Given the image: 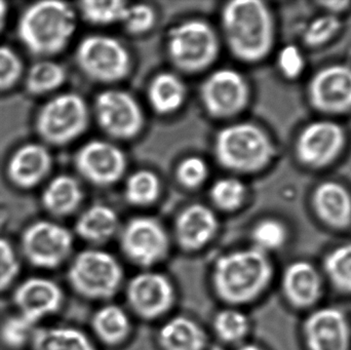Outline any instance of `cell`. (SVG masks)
<instances>
[{
  "label": "cell",
  "mask_w": 351,
  "mask_h": 350,
  "mask_svg": "<svg viewBox=\"0 0 351 350\" xmlns=\"http://www.w3.org/2000/svg\"><path fill=\"white\" fill-rule=\"evenodd\" d=\"M304 58L298 47L287 45L280 51L278 66L287 77L295 78L300 75L304 69Z\"/></svg>",
  "instance_id": "42"
},
{
  "label": "cell",
  "mask_w": 351,
  "mask_h": 350,
  "mask_svg": "<svg viewBox=\"0 0 351 350\" xmlns=\"http://www.w3.org/2000/svg\"><path fill=\"white\" fill-rule=\"evenodd\" d=\"M185 97L183 82L173 73H160L148 88L150 104L160 114H171L177 111L183 105Z\"/></svg>",
  "instance_id": "27"
},
{
  "label": "cell",
  "mask_w": 351,
  "mask_h": 350,
  "mask_svg": "<svg viewBox=\"0 0 351 350\" xmlns=\"http://www.w3.org/2000/svg\"><path fill=\"white\" fill-rule=\"evenodd\" d=\"M160 179L149 171H139L128 179L125 184V199L134 205H149L160 195Z\"/></svg>",
  "instance_id": "33"
},
{
  "label": "cell",
  "mask_w": 351,
  "mask_h": 350,
  "mask_svg": "<svg viewBox=\"0 0 351 350\" xmlns=\"http://www.w3.org/2000/svg\"><path fill=\"white\" fill-rule=\"evenodd\" d=\"M95 113L101 129L115 139H132L143 127V113L139 104L123 90L101 92L95 103Z\"/></svg>",
  "instance_id": "10"
},
{
  "label": "cell",
  "mask_w": 351,
  "mask_h": 350,
  "mask_svg": "<svg viewBox=\"0 0 351 350\" xmlns=\"http://www.w3.org/2000/svg\"><path fill=\"white\" fill-rule=\"evenodd\" d=\"M93 329L99 339L108 345L125 341L131 332V322L127 312L117 305H106L95 314Z\"/></svg>",
  "instance_id": "28"
},
{
  "label": "cell",
  "mask_w": 351,
  "mask_h": 350,
  "mask_svg": "<svg viewBox=\"0 0 351 350\" xmlns=\"http://www.w3.org/2000/svg\"><path fill=\"white\" fill-rule=\"evenodd\" d=\"M274 273L269 255L252 247L221 256L215 263L213 286L222 301L241 305L260 297Z\"/></svg>",
  "instance_id": "1"
},
{
  "label": "cell",
  "mask_w": 351,
  "mask_h": 350,
  "mask_svg": "<svg viewBox=\"0 0 351 350\" xmlns=\"http://www.w3.org/2000/svg\"><path fill=\"white\" fill-rule=\"evenodd\" d=\"M254 248L269 255L280 250L288 240V230L282 222L267 219L259 222L252 232Z\"/></svg>",
  "instance_id": "34"
},
{
  "label": "cell",
  "mask_w": 351,
  "mask_h": 350,
  "mask_svg": "<svg viewBox=\"0 0 351 350\" xmlns=\"http://www.w3.org/2000/svg\"><path fill=\"white\" fill-rule=\"evenodd\" d=\"M313 207L319 219L334 229H346L351 224V197L338 183L319 185L313 195Z\"/></svg>",
  "instance_id": "22"
},
{
  "label": "cell",
  "mask_w": 351,
  "mask_h": 350,
  "mask_svg": "<svg viewBox=\"0 0 351 350\" xmlns=\"http://www.w3.org/2000/svg\"><path fill=\"white\" fill-rule=\"evenodd\" d=\"M249 94L245 78L232 69L217 70L200 88L204 108L217 118H227L241 112L249 102Z\"/></svg>",
  "instance_id": "12"
},
{
  "label": "cell",
  "mask_w": 351,
  "mask_h": 350,
  "mask_svg": "<svg viewBox=\"0 0 351 350\" xmlns=\"http://www.w3.org/2000/svg\"><path fill=\"white\" fill-rule=\"evenodd\" d=\"M306 350H351V325L344 310L326 305L311 310L302 325Z\"/></svg>",
  "instance_id": "11"
},
{
  "label": "cell",
  "mask_w": 351,
  "mask_h": 350,
  "mask_svg": "<svg viewBox=\"0 0 351 350\" xmlns=\"http://www.w3.org/2000/svg\"><path fill=\"white\" fill-rule=\"evenodd\" d=\"M63 302L61 287L47 277H28L18 284L12 292L16 312L36 327L45 318L57 314Z\"/></svg>",
  "instance_id": "14"
},
{
  "label": "cell",
  "mask_w": 351,
  "mask_h": 350,
  "mask_svg": "<svg viewBox=\"0 0 351 350\" xmlns=\"http://www.w3.org/2000/svg\"><path fill=\"white\" fill-rule=\"evenodd\" d=\"M88 109L82 97L73 92L59 95L43 105L36 118V129L45 143L66 145L84 133Z\"/></svg>",
  "instance_id": "7"
},
{
  "label": "cell",
  "mask_w": 351,
  "mask_h": 350,
  "mask_svg": "<svg viewBox=\"0 0 351 350\" xmlns=\"http://www.w3.org/2000/svg\"><path fill=\"white\" fill-rule=\"evenodd\" d=\"M127 299L135 314L146 320H154L174 305L175 288L162 273L146 271L130 281Z\"/></svg>",
  "instance_id": "15"
},
{
  "label": "cell",
  "mask_w": 351,
  "mask_h": 350,
  "mask_svg": "<svg viewBox=\"0 0 351 350\" xmlns=\"http://www.w3.org/2000/svg\"><path fill=\"white\" fill-rule=\"evenodd\" d=\"M127 166L125 154L106 141L84 144L75 155V168L84 179L97 186H109L123 177Z\"/></svg>",
  "instance_id": "16"
},
{
  "label": "cell",
  "mask_w": 351,
  "mask_h": 350,
  "mask_svg": "<svg viewBox=\"0 0 351 350\" xmlns=\"http://www.w3.org/2000/svg\"><path fill=\"white\" fill-rule=\"evenodd\" d=\"M84 199L78 181L68 175H60L49 183L41 201L47 213L55 217H66L76 211Z\"/></svg>",
  "instance_id": "23"
},
{
  "label": "cell",
  "mask_w": 351,
  "mask_h": 350,
  "mask_svg": "<svg viewBox=\"0 0 351 350\" xmlns=\"http://www.w3.org/2000/svg\"><path fill=\"white\" fill-rule=\"evenodd\" d=\"M346 141L343 129L332 121H317L305 127L297 141V156L307 166H324L333 162Z\"/></svg>",
  "instance_id": "18"
},
{
  "label": "cell",
  "mask_w": 351,
  "mask_h": 350,
  "mask_svg": "<svg viewBox=\"0 0 351 350\" xmlns=\"http://www.w3.org/2000/svg\"><path fill=\"white\" fill-rule=\"evenodd\" d=\"M76 63L88 78L104 84L123 79L131 70L129 51L119 40L106 35L82 39L76 51Z\"/></svg>",
  "instance_id": "8"
},
{
  "label": "cell",
  "mask_w": 351,
  "mask_h": 350,
  "mask_svg": "<svg viewBox=\"0 0 351 350\" xmlns=\"http://www.w3.org/2000/svg\"><path fill=\"white\" fill-rule=\"evenodd\" d=\"M21 273V261L10 240L0 238V294L8 291Z\"/></svg>",
  "instance_id": "37"
},
{
  "label": "cell",
  "mask_w": 351,
  "mask_h": 350,
  "mask_svg": "<svg viewBox=\"0 0 351 350\" xmlns=\"http://www.w3.org/2000/svg\"><path fill=\"white\" fill-rule=\"evenodd\" d=\"M156 18V12L152 6L144 3L129 4L121 24L131 34H143L154 27Z\"/></svg>",
  "instance_id": "39"
},
{
  "label": "cell",
  "mask_w": 351,
  "mask_h": 350,
  "mask_svg": "<svg viewBox=\"0 0 351 350\" xmlns=\"http://www.w3.org/2000/svg\"><path fill=\"white\" fill-rule=\"evenodd\" d=\"M65 69L61 64L43 60L31 66L27 72L26 88L35 96L49 94L59 88L65 82Z\"/></svg>",
  "instance_id": "30"
},
{
  "label": "cell",
  "mask_w": 351,
  "mask_h": 350,
  "mask_svg": "<svg viewBox=\"0 0 351 350\" xmlns=\"http://www.w3.org/2000/svg\"><path fill=\"white\" fill-rule=\"evenodd\" d=\"M325 283L323 273L313 263L294 261L282 273V295L292 308L313 310L323 298Z\"/></svg>",
  "instance_id": "17"
},
{
  "label": "cell",
  "mask_w": 351,
  "mask_h": 350,
  "mask_svg": "<svg viewBox=\"0 0 351 350\" xmlns=\"http://www.w3.org/2000/svg\"><path fill=\"white\" fill-rule=\"evenodd\" d=\"M309 98L324 112L342 113L351 109V68L335 65L324 68L309 84Z\"/></svg>",
  "instance_id": "19"
},
{
  "label": "cell",
  "mask_w": 351,
  "mask_h": 350,
  "mask_svg": "<svg viewBox=\"0 0 351 350\" xmlns=\"http://www.w3.org/2000/svg\"><path fill=\"white\" fill-rule=\"evenodd\" d=\"M208 170L206 162L200 158H186L178 166L177 177L180 183L187 188L200 186L208 178Z\"/></svg>",
  "instance_id": "41"
},
{
  "label": "cell",
  "mask_w": 351,
  "mask_h": 350,
  "mask_svg": "<svg viewBox=\"0 0 351 350\" xmlns=\"http://www.w3.org/2000/svg\"><path fill=\"white\" fill-rule=\"evenodd\" d=\"M158 341L164 350H204L206 336L202 327L191 318L176 316L162 327Z\"/></svg>",
  "instance_id": "24"
},
{
  "label": "cell",
  "mask_w": 351,
  "mask_h": 350,
  "mask_svg": "<svg viewBox=\"0 0 351 350\" xmlns=\"http://www.w3.org/2000/svg\"><path fill=\"white\" fill-rule=\"evenodd\" d=\"M67 277L72 289L82 297L107 300L119 291L123 273L112 255L101 250H86L74 257Z\"/></svg>",
  "instance_id": "5"
},
{
  "label": "cell",
  "mask_w": 351,
  "mask_h": 350,
  "mask_svg": "<svg viewBox=\"0 0 351 350\" xmlns=\"http://www.w3.org/2000/svg\"><path fill=\"white\" fill-rule=\"evenodd\" d=\"M210 199L219 209L234 211L241 208L245 201V185L237 179H221L210 189Z\"/></svg>",
  "instance_id": "36"
},
{
  "label": "cell",
  "mask_w": 351,
  "mask_h": 350,
  "mask_svg": "<svg viewBox=\"0 0 351 350\" xmlns=\"http://www.w3.org/2000/svg\"><path fill=\"white\" fill-rule=\"evenodd\" d=\"M20 247L22 256L31 266L53 271L71 255L73 236L56 222L40 220L23 232Z\"/></svg>",
  "instance_id": "9"
},
{
  "label": "cell",
  "mask_w": 351,
  "mask_h": 350,
  "mask_svg": "<svg viewBox=\"0 0 351 350\" xmlns=\"http://www.w3.org/2000/svg\"><path fill=\"white\" fill-rule=\"evenodd\" d=\"M222 27L229 49L241 61H260L271 49V14L259 0L228 2L223 8Z\"/></svg>",
  "instance_id": "2"
},
{
  "label": "cell",
  "mask_w": 351,
  "mask_h": 350,
  "mask_svg": "<svg viewBox=\"0 0 351 350\" xmlns=\"http://www.w3.org/2000/svg\"><path fill=\"white\" fill-rule=\"evenodd\" d=\"M30 350H96L82 331L72 327H37Z\"/></svg>",
  "instance_id": "26"
},
{
  "label": "cell",
  "mask_w": 351,
  "mask_h": 350,
  "mask_svg": "<svg viewBox=\"0 0 351 350\" xmlns=\"http://www.w3.org/2000/svg\"><path fill=\"white\" fill-rule=\"evenodd\" d=\"M75 29L73 8L66 2L47 0L26 8L19 21L18 34L31 53L49 57L67 47Z\"/></svg>",
  "instance_id": "3"
},
{
  "label": "cell",
  "mask_w": 351,
  "mask_h": 350,
  "mask_svg": "<svg viewBox=\"0 0 351 350\" xmlns=\"http://www.w3.org/2000/svg\"><path fill=\"white\" fill-rule=\"evenodd\" d=\"M221 166L237 173L258 172L274 158V146L257 125L243 123L221 129L215 141Z\"/></svg>",
  "instance_id": "4"
},
{
  "label": "cell",
  "mask_w": 351,
  "mask_h": 350,
  "mask_svg": "<svg viewBox=\"0 0 351 350\" xmlns=\"http://www.w3.org/2000/svg\"><path fill=\"white\" fill-rule=\"evenodd\" d=\"M322 273L338 293L351 296V242L335 247L325 255Z\"/></svg>",
  "instance_id": "29"
},
{
  "label": "cell",
  "mask_w": 351,
  "mask_h": 350,
  "mask_svg": "<svg viewBox=\"0 0 351 350\" xmlns=\"http://www.w3.org/2000/svg\"><path fill=\"white\" fill-rule=\"evenodd\" d=\"M168 51L178 69L195 73L214 63L219 53L218 37L208 23L187 21L169 32Z\"/></svg>",
  "instance_id": "6"
},
{
  "label": "cell",
  "mask_w": 351,
  "mask_h": 350,
  "mask_svg": "<svg viewBox=\"0 0 351 350\" xmlns=\"http://www.w3.org/2000/svg\"><path fill=\"white\" fill-rule=\"evenodd\" d=\"M218 229L216 216L208 208L192 205L180 213L176 220L175 234L180 247L197 251L210 242Z\"/></svg>",
  "instance_id": "21"
},
{
  "label": "cell",
  "mask_w": 351,
  "mask_h": 350,
  "mask_svg": "<svg viewBox=\"0 0 351 350\" xmlns=\"http://www.w3.org/2000/svg\"><path fill=\"white\" fill-rule=\"evenodd\" d=\"M37 327L18 312L0 321V345L6 350H22L30 345Z\"/></svg>",
  "instance_id": "32"
},
{
  "label": "cell",
  "mask_w": 351,
  "mask_h": 350,
  "mask_svg": "<svg viewBox=\"0 0 351 350\" xmlns=\"http://www.w3.org/2000/svg\"><path fill=\"white\" fill-rule=\"evenodd\" d=\"M23 74L22 60L8 47H0V92L14 88Z\"/></svg>",
  "instance_id": "38"
},
{
  "label": "cell",
  "mask_w": 351,
  "mask_h": 350,
  "mask_svg": "<svg viewBox=\"0 0 351 350\" xmlns=\"http://www.w3.org/2000/svg\"><path fill=\"white\" fill-rule=\"evenodd\" d=\"M117 214L104 205L88 208L76 221L75 232L82 240L92 244H103L110 240L117 230Z\"/></svg>",
  "instance_id": "25"
},
{
  "label": "cell",
  "mask_w": 351,
  "mask_h": 350,
  "mask_svg": "<svg viewBox=\"0 0 351 350\" xmlns=\"http://www.w3.org/2000/svg\"><path fill=\"white\" fill-rule=\"evenodd\" d=\"M214 329L219 338L224 342H239L249 332V320L239 310H222L215 318Z\"/></svg>",
  "instance_id": "35"
},
{
  "label": "cell",
  "mask_w": 351,
  "mask_h": 350,
  "mask_svg": "<svg viewBox=\"0 0 351 350\" xmlns=\"http://www.w3.org/2000/svg\"><path fill=\"white\" fill-rule=\"evenodd\" d=\"M8 4L4 1L0 0V31L3 29L4 24H5L6 16H8Z\"/></svg>",
  "instance_id": "44"
},
{
  "label": "cell",
  "mask_w": 351,
  "mask_h": 350,
  "mask_svg": "<svg viewBox=\"0 0 351 350\" xmlns=\"http://www.w3.org/2000/svg\"><path fill=\"white\" fill-rule=\"evenodd\" d=\"M121 246L128 259L142 267H152L168 254L169 238L160 222L139 217L125 225Z\"/></svg>",
  "instance_id": "13"
},
{
  "label": "cell",
  "mask_w": 351,
  "mask_h": 350,
  "mask_svg": "<svg viewBox=\"0 0 351 350\" xmlns=\"http://www.w3.org/2000/svg\"><path fill=\"white\" fill-rule=\"evenodd\" d=\"M237 350H263L261 347H258V345H243V347H239Z\"/></svg>",
  "instance_id": "45"
},
{
  "label": "cell",
  "mask_w": 351,
  "mask_h": 350,
  "mask_svg": "<svg viewBox=\"0 0 351 350\" xmlns=\"http://www.w3.org/2000/svg\"><path fill=\"white\" fill-rule=\"evenodd\" d=\"M129 3L123 0H86L80 3V12L86 22L99 26L123 23Z\"/></svg>",
  "instance_id": "31"
},
{
  "label": "cell",
  "mask_w": 351,
  "mask_h": 350,
  "mask_svg": "<svg viewBox=\"0 0 351 350\" xmlns=\"http://www.w3.org/2000/svg\"><path fill=\"white\" fill-rule=\"evenodd\" d=\"M322 4L331 12H338L346 10V8H348L350 3L348 1H326Z\"/></svg>",
  "instance_id": "43"
},
{
  "label": "cell",
  "mask_w": 351,
  "mask_h": 350,
  "mask_svg": "<svg viewBox=\"0 0 351 350\" xmlns=\"http://www.w3.org/2000/svg\"><path fill=\"white\" fill-rule=\"evenodd\" d=\"M340 28V22L334 14L319 16L307 26L304 40L307 45L317 47L329 40Z\"/></svg>",
  "instance_id": "40"
},
{
  "label": "cell",
  "mask_w": 351,
  "mask_h": 350,
  "mask_svg": "<svg viewBox=\"0 0 351 350\" xmlns=\"http://www.w3.org/2000/svg\"><path fill=\"white\" fill-rule=\"evenodd\" d=\"M53 166V158L45 146L30 143L19 148L8 164V179L14 186L30 189L45 180Z\"/></svg>",
  "instance_id": "20"
}]
</instances>
